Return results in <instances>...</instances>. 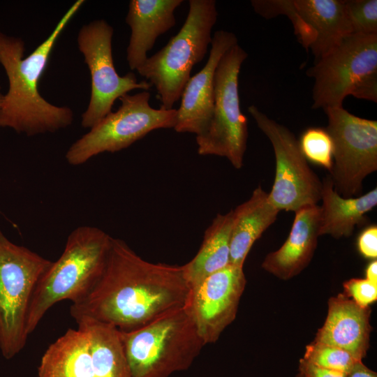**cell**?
I'll return each mask as SVG.
<instances>
[{
  "instance_id": "4",
  "label": "cell",
  "mask_w": 377,
  "mask_h": 377,
  "mask_svg": "<svg viewBox=\"0 0 377 377\" xmlns=\"http://www.w3.org/2000/svg\"><path fill=\"white\" fill-rule=\"evenodd\" d=\"M120 334L130 377H169L187 370L205 346L184 306Z\"/></svg>"
},
{
  "instance_id": "16",
  "label": "cell",
  "mask_w": 377,
  "mask_h": 377,
  "mask_svg": "<svg viewBox=\"0 0 377 377\" xmlns=\"http://www.w3.org/2000/svg\"><path fill=\"white\" fill-rule=\"evenodd\" d=\"M326 319L314 341L341 348L362 361L369 348L371 310L362 307L344 293L331 297Z\"/></svg>"
},
{
  "instance_id": "11",
  "label": "cell",
  "mask_w": 377,
  "mask_h": 377,
  "mask_svg": "<svg viewBox=\"0 0 377 377\" xmlns=\"http://www.w3.org/2000/svg\"><path fill=\"white\" fill-rule=\"evenodd\" d=\"M248 111L258 127L269 140L275 156L276 172L268 193L270 204L281 210L296 212L306 205H318L322 181L309 167L299 140L285 126L251 105Z\"/></svg>"
},
{
  "instance_id": "5",
  "label": "cell",
  "mask_w": 377,
  "mask_h": 377,
  "mask_svg": "<svg viewBox=\"0 0 377 377\" xmlns=\"http://www.w3.org/2000/svg\"><path fill=\"white\" fill-rule=\"evenodd\" d=\"M216 5L214 0H189L188 12L179 32L136 70L155 87L161 108L173 109L193 67L207 54L217 20Z\"/></svg>"
},
{
  "instance_id": "28",
  "label": "cell",
  "mask_w": 377,
  "mask_h": 377,
  "mask_svg": "<svg viewBox=\"0 0 377 377\" xmlns=\"http://www.w3.org/2000/svg\"><path fill=\"white\" fill-rule=\"evenodd\" d=\"M357 249L365 258L376 259L377 258V226H369L359 235Z\"/></svg>"
},
{
  "instance_id": "25",
  "label": "cell",
  "mask_w": 377,
  "mask_h": 377,
  "mask_svg": "<svg viewBox=\"0 0 377 377\" xmlns=\"http://www.w3.org/2000/svg\"><path fill=\"white\" fill-rule=\"evenodd\" d=\"M306 160L331 170L333 164V142L325 128H307L299 140Z\"/></svg>"
},
{
  "instance_id": "3",
  "label": "cell",
  "mask_w": 377,
  "mask_h": 377,
  "mask_svg": "<svg viewBox=\"0 0 377 377\" xmlns=\"http://www.w3.org/2000/svg\"><path fill=\"white\" fill-rule=\"evenodd\" d=\"M111 239L103 230L89 226L69 234L60 257L52 261L35 288L27 318L28 335L55 304L66 300L75 304L87 296L104 269Z\"/></svg>"
},
{
  "instance_id": "2",
  "label": "cell",
  "mask_w": 377,
  "mask_h": 377,
  "mask_svg": "<svg viewBox=\"0 0 377 377\" xmlns=\"http://www.w3.org/2000/svg\"><path fill=\"white\" fill-rule=\"evenodd\" d=\"M84 2L76 1L48 37L25 58L24 42L0 32V64L8 80V89L0 105V127L34 136L54 133L71 125L72 110L47 101L39 93L38 82L57 40Z\"/></svg>"
},
{
  "instance_id": "13",
  "label": "cell",
  "mask_w": 377,
  "mask_h": 377,
  "mask_svg": "<svg viewBox=\"0 0 377 377\" xmlns=\"http://www.w3.org/2000/svg\"><path fill=\"white\" fill-rule=\"evenodd\" d=\"M255 12L266 19L285 15L306 51L318 60L353 34L344 0H252Z\"/></svg>"
},
{
  "instance_id": "9",
  "label": "cell",
  "mask_w": 377,
  "mask_h": 377,
  "mask_svg": "<svg viewBox=\"0 0 377 377\" xmlns=\"http://www.w3.org/2000/svg\"><path fill=\"white\" fill-rule=\"evenodd\" d=\"M247 56L237 43L221 57L214 73L212 117L205 133L195 138L200 155L225 157L236 169L243 165L248 138L238 90L240 68Z\"/></svg>"
},
{
  "instance_id": "1",
  "label": "cell",
  "mask_w": 377,
  "mask_h": 377,
  "mask_svg": "<svg viewBox=\"0 0 377 377\" xmlns=\"http://www.w3.org/2000/svg\"><path fill=\"white\" fill-rule=\"evenodd\" d=\"M189 289L182 266L147 261L112 237L100 278L71 304L70 314L76 322L91 320L128 332L184 307Z\"/></svg>"
},
{
  "instance_id": "14",
  "label": "cell",
  "mask_w": 377,
  "mask_h": 377,
  "mask_svg": "<svg viewBox=\"0 0 377 377\" xmlns=\"http://www.w3.org/2000/svg\"><path fill=\"white\" fill-rule=\"evenodd\" d=\"M246 284L243 267L230 264L190 288L184 308L205 345L235 319Z\"/></svg>"
},
{
  "instance_id": "30",
  "label": "cell",
  "mask_w": 377,
  "mask_h": 377,
  "mask_svg": "<svg viewBox=\"0 0 377 377\" xmlns=\"http://www.w3.org/2000/svg\"><path fill=\"white\" fill-rule=\"evenodd\" d=\"M348 377H377V373L367 367L362 361L357 362L351 371L347 374Z\"/></svg>"
},
{
  "instance_id": "15",
  "label": "cell",
  "mask_w": 377,
  "mask_h": 377,
  "mask_svg": "<svg viewBox=\"0 0 377 377\" xmlns=\"http://www.w3.org/2000/svg\"><path fill=\"white\" fill-rule=\"evenodd\" d=\"M237 43L232 32L224 30L214 32L206 64L189 78L182 91L174 127L177 132L199 136L207 130L214 110L216 68L224 53Z\"/></svg>"
},
{
  "instance_id": "19",
  "label": "cell",
  "mask_w": 377,
  "mask_h": 377,
  "mask_svg": "<svg viewBox=\"0 0 377 377\" xmlns=\"http://www.w3.org/2000/svg\"><path fill=\"white\" fill-rule=\"evenodd\" d=\"M319 236L348 237L355 226L367 223L366 214L377 205V188L364 195L345 198L334 189L328 175L322 181Z\"/></svg>"
},
{
  "instance_id": "24",
  "label": "cell",
  "mask_w": 377,
  "mask_h": 377,
  "mask_svg": "<svg viewBox=\"0 0 377 377\" xmlns=\"http://www.w3.org/2000/svg\"><path fill=\"white\" fill-rule=\"evenodd\" d=\"M302 358L318 367L345 374L360 362L341 348L314 341L306 345Z\"/></svg>"
},
{
  "instance_id": "21",
  "label": "cell",
  "mask_w": 377,
  "mask_h": 377,
  "mask_svg": "<svg viewBox=\"0 0 377 377\" xmlns=\"http://www.w3.org/2000/svg\"><path fill=\"white\" fill-rule=\"evenodd\" d=\"M91 355L87 332L77 325L51 343L43 353L37 377H91Z\"/></svg>"
},
{
  "instance_id": "6",
  "label": "cell",
  "mask_w": 377,
  "mask_h": 377,
  "mask_svg": "<svg viewBox=\"0 0 377 377\" xmlns=\"http://www.w3.org/2000/svg\"><path fill=\"white\" fill-rule=\"evenodd\" d=\"M314 79L312 108L342 106L344 98L377 102V35L350 34L306 71Z\"/></svg>"
},
{
  "instance_id": "29",
  "label": "cell",
  "mask_w": 377,
  "mask_h": 377,
  "mask_svg": "<svg viewBox=\"0 0 377 377\" xmlns=\"http://www.w3.org/2000/svg\"><path fill=\"white\" fill-rule=\"evenodd\" d=\"M298 370L303 377H348L347 374L318 367L302 357L299 360Z\"/></svg>"
},
{
  "instance_id": "10",
  "label": "cell",
  "mask_w": 377,
  "mask_h": 377,
  "mask_svg": "<svg viewBox=\"0 0 377 377\" xmlns=\"http://www.w3.org/2000/svg\"><path fill=\"white\" fill-rule=\"evenodd\" d=\"M324 111L333 142L329 176L334 189L345 198L359 196L364 179L377 170V121L357 117L343 106Z\"/></svg>"
},
{
  "instance_id": "18",
  "label": "cell",
  "mask_w": 377,
  "mask_h": 377,
  "mask_svg": "<svg viewBox=\"0 0 377 377\" xmlns=\"http://www.w3.org/2000/svg\"><path fill=\"white\" fill-rule=\"evenodd\" d=\"M182 0H131L126 22L131 33L126 49L131 70H137L147 59L157 38L175 25V10Z\"/></svg>"
},
{
  "instance_id": "26",
  "label": "cell",
  "mask_w": 377,
  "mask_h": 377,
  "mask_svg": "<svg viewBox=\"0 0 377 377\" xmlns=\"http://www.w3.org/2000/svg\"><path fill=\"white\" fill-rule=\"evenodd\" d=\"M353 34L377 35V0H344Z\"/></svg>"
},
{
  "instance_id": "17",
  "label": "cell",
  "mask_w": 377,
  "mask_h": 377,
  "mask_svg": "<svg viewBox=\"0 0 377 377\" xmlns=\"http://www.w3.org/2000/svg\"><path fill=\"white\" fill-rule=\"evenodd\" d=\"M320 221L318 205H306L295 212L288 238L279 249L265 256L262 268L284 281L302 272L311 261L317 247Z\"/></svg>"
},
{
  "instance_id": "31",
  "label": "cell",
  "mask_w": 377,
  "mask_h": 377,
  "mask_svg": "<svg viewBox=\"0 0 377 377\" xmlns=\"http://www.w3.org/2000/svg\"><path fill=\"white\" fill-rule=\"evenodd\" d=\"M366 279L371 283L377 284V260L371 262L366 269Z\"/></svg>"
},
{
  "instance_id": "23",
  "label": "cell",
  "mask_w": 377,
  "mask_h": 377,
  "mask_svg": "<svg viewBox=\"0 0 377 377\" xmlns=\"http://www.w3.org/2000/svg\"><path fill=\"white\" fill-rule=\"evenodd\" d=\"M87 332L91 346V377H130L120 332L91 320L76 322Z\"/></svg>"
},
{
  "instance_id": "22",
  "label": "cell",
  "mask_w": 377,
  "mask_h": 377,
  "mask_svg": "<svg viewBox=\"0 0 377 377\" xmlns=\"http://www.w3.org/2000/svg\"><path fill=\"white\" fill-rule=\"evenodd\" d=\"M232 223V209L225 214H218L205 230L196 255L182 265L189 288L230 265Z\"/></svg>"
},
{
  "instance_id": "32",
  "label": "cell",
  "mask_w": 377,
  "mask_h": 377,
  "mask_svg": "<svg viewBox=\"0 0 377 377\" xmlns=\"http://www.w3.org/2000/svg\"><path fill=\"white\" fill-rule=\"evenodd\" d=\"M3 94L2 92H1V86H0V105H1V101H2V98H3Z\"/></svg>"
},
{
  "instance_id": "8",
  "label": "cell",
  "mask_w": 377,
  "mask_h": 377,
  "mask_svg": "<svg viewBox=\"0 0 377 377\" xmlns=\"http://www.w3.org/2000/svg\"><path fill=\"white\" fill-rule=\"evenodd\" d=\"M150 97L148 91L120 97L116 112H110L70 146L65 156L67 162L82 165L103 152L126 149L154 130L174 128L177 109L154 108Z\"/></svg>"
},
{
  "instance_id": "27",
  "label": "cell",
  "mask_w": 377,
  "mask_h": 377,
  "mask_svg": "<svg viewBox=\"0 0 377 377\" xmlns=\"http://www.w3.org/2000/svg\"><path fill=\"white\" fill-rule=\"evenodd\" d=\"M344 294L356 304L367 307L377 300V284L366 279L353 278L343 284Z\"/></svg>"
},
{
  "instance_id": "20",
  "label": "cell",
  "mask_w": 377,
  "mask_h": 377,
  "mask_svg": "<svg viewBox=\"0 0 377 377\" xmlns=\"http://www.w3.org/2000/svg\"><path fill=\"white\" fill-rule=\"evenodd\" d=\"M232 212L230 264L243 267L252 246L274 223L279 211L270 204L268 193L259 186Z\"/></svg>"
},
{
  "instance_id": "7",
  "label": "cell",
  "mask_w": 377,
  "mask_h": 377,
  "mask_svg": "<svg viewBox=\"0 0 377 377\" xmlns=\"http://www.w3.org/2000/svg\"><path fill=\"white\" fill-rule=\"evenodd\" d=\"M51 263L28 248L13 243L0 229V350L7 360L26 345L31 297Z\"/></svg>"
},
{
  "instance_id": "33",
  "label": "cell",
  "mask_w": 377,
  "mask_h": 377,
  "mask_svg": "<svg viewBox=\"0 0 377 377\" xmlns=\"http://www.w3.org/2000/svg\"><path fill=\"white\" fill-rule=\"evenodd\" d=\"M295 377H303V376H302V375L300 373L298 372V373L295 376Z\"/></svg>"
},
{
  "instance_id": "12",
  "label": "cell",
  "mask_w": 377,
  "mask_h": 377,
  "mask_svg": "<svg viewBox=\"0 0 377 377\" xmlns=\"http://www.w3.org/2000/svg\"><path fill=\"white\" fill-rule=\"evenodd\" d=\"M113 28L104 20L83 25L77 35L78 48L91 75V96L82 114L81 125L91 128L112 112L114 101L133 89L148 91L152 84L138 81L129 72L119 75L114 67L112 52Z\"/></svg>"
}]
</instances>
